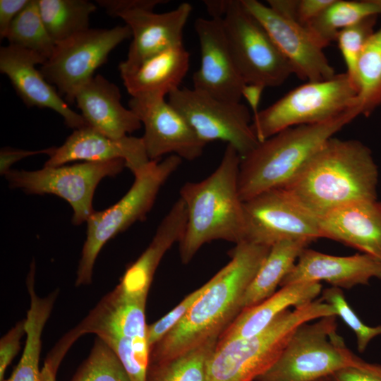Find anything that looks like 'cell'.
<instances>
[{"label":"cell","instance_id":"cell-1","mask_svg":"<svg viewBox=\"0 0 381 381\" xmlns=\"http://www.w3.org/2000/svg\"><path fill=\"white\" fill-rule=\"evenodd\" d=\"M152 275L129 265L120 282L55 345L45 361L55 370L73 344L95 334L117 355L131 381H146L150 363L145 305Z\"/></svg>","mask_w":381,"mask_h":381},{"label":"cell","instance_id":"cell-2","mask_svg":"<svg viewBox=\"0 0 381 381\" xmlns=\"http://www.w3.org/2000/svg\"><path fill=\"white\" fill-rule=\"evenodd\" d=\"M270 246L243 241L231 260L211 278V284L185 317L150 349V363L171 359L212 337H219L242 310L243 295Z\"/></svg>","mask_w":381,"mask_h":381},{"label":"cell","instance_id":"cell-3","mask_svg":"<svg viewBox=\"0 0 381 381\" xmlns=\"http://www.w3.org/2000/svg\"><path fill=\"white\" fill-rule=\"evenodd\" d=\"M378 176L367 145L358 140L332 137L283 188L319 219L348 203L377 200Z\"/></svg>","mask_w":381,"mask_h":381},{"label":"cell","instance_id":"cell-4","mask_svg":"<svg viewBox=\"0 0 381 381\" xmlns=\"http://www.w3.org/2000/svg\"><path fill=\"white\" fill-rule=\"evenodd\" d=\"M241 157L227 145L216 169L198 182H187L180 198L187 210V221L179 242L180 258L188 263L205 243L224 240L236 244L245 241L246 221L238 190Z\"/></svg>","mask_w":381,"mask_h":381},{"label":"cell","instance_id":"cell-5","mask_svg":"<svg viewBox=\"0 0 381 381\" xmlns=\"http://www.w3.org/2000/svg\"><path fill=\"white\" fill-rule=\"evenodd\" d=\"M360 114L354 107L329 121L290 127L260 142L241 158L238 190L242 201L286 186L326 141Z\"/></svg>","mask_w":381,"mask_h":381},{"label":"cell","instance_id":"cell-6","mask_svg":"<svg viewBox=\"0 0 381 381\" xmlns=\"http://www.w3.org/2000/svg\"><path fill=\"white\" fill-rule=\"evenodd\" d=\"M334 308L321 298L280 313L266 328L247 338L218 344L209 360L205 381H255L277 360L296 329Z\"/></svg>","mask_w":381,"mask_h":381},{"label":"cell","instance_id":"cell-7","mask_svg":"<svg viewBox=\"0 0 381 381\" xmlns=\"http://www.w3.org/2000/svg\"><path fill=\"white\" fill-rule=\"evenodd\" d=\"M181 161L176 155L160 162L150 160L134 175L131 187L117 202L91 214L86 222V239L77 269L76 286L91 284L95 262L104 245L135 222L145 219L160 188Z\"/></svg>","mask_w":381,"mask_h":381},{"label":"cell","instance_id":"cell-8","mask_svg":"<svg viewBox=\"0 0 381 381\" xmlns=\"http://www.w3.org/2000/svg\"><path fill=\"white\" fill-rule=\"evenodd\" d=\"M357 95V87L346 73L308 82L253 115L252 129L262 142L290 127L325 122L358 109Z\"/></svg>","mask_w":381,"mask_h":381},{"label":"cell","instance_id":"cell-9","mask_svg":"<svg viewBox=\"0 0 381 381\" xmlns=\"http://www.w3.org/2000/svg\"><path fill=\"white\" fill-rule=\"evenodd\" d=\"M336 318L326 316L300 325L277 360L257 380L317 381L359 365L363 360L337 333Z\"/></svg>","mask_w":381,"mask_h":381},{"label":"cell","instance_id":"cell-10","mask_svg":"<svg viewBox=\"0 0 381 381\" xmlns=\"http://www.w3.org/2000/svg\"><path fill=\"white\" fill-rule=\"evenodd\" d=\"M126 167L123 159L83 162L72 165L44 167L36 171L11 169L5 174L8 185L28 194L54 195L67 201L73 211L72 223L87 222L95 212V189L105 177L115 176Z\"/></svg>","mask_w":381,"mask_h":381},{"label":"cell","instance_id":"cell-11","mask_svg":"<svg viewBox=\"0 0 381 381\" xmlns=\"http://www.w3.org/2000/svg\"><path fill=\"white\" fill-rule=\"evenodd\" d=\"M222 23L234 60L246 83L274 87L293 73L267 30L241 0H230Z\"/></svg>","mask_w":381,"mask_h":381},{"label":"cell","instance_id":"cell-12","mask_svg":"<svg viewBox=\"0 0 381 381\" xmlns=\"http://www.w3.org/2000/svg\"><path fill=\"white\" fill-rule=\"evenodd\" d=\"M130 37L131 30L127 25L87 29L56 44L40 72L68 102H74L77 92L94 77L95 70L106 62L110 52Z\"/></svg>","mask_w":381,"mask_h":381},{"label":"cell","instance_id":"cell-13","mask_svg":"<svg viewBox=\"0 0 381 381\" xmlns=\"http://www.w3.org/2000/svg\"><path fill=\"white\" fill-rule=\"evenodd\" d=\"M168 97V102L205 143L224 141L236 150L241 158L259 144L249 110L241 102L222 101L188 87H179Z\"/></svg>","mask_w":381,"mask_h":381},{"label":"cell","instance_id":"cell-14","mask_svg":"<svg viewBox=\"0 0 381 381\" xmlns=\"http://www.w3.org/2000/svg\"><path fill=\"white\" fill-rule=\"evenodd\" d=\"M245 241L272 246L288 239L322 238L319 219L301 207L284 188L264 191L243 202Z\"/></svg>","mask_w":381,"mask_h":381},{"label":"cell","instance_id":"cell-15","mask_svg":"<svg viewBox=\"0 0 381 381\" xmlns=\"http://www.w3.org/2000/svg\"><path fill=\"white\" fill-rule=\"evenodd\" d=\"M128 107L144 125L142 139L150 160L173 153L193 161L202 154L207 144L164 97H132Z\"/></svg>","mask_w":381,"mask_h":381},{"label":"cell","instance_id":"cell-16","mask_svg":"<svg viewBox=\"0 0 381 381\" xmlns=\"http://www.w3.org/2000/svg\"><path fill=\"white\" fill-rule=\"evenodd\" d=\"M261 23L299 78L320 81L332 78L334 69L305 26L256 0H241Z\"/></svg>","mask_w":381,"mask_h":381},{"label":"cell","instance_id":"cell-17","mask_svg":"<svg viewBox=\"0 0 381 381\" xmlns=\"http://www.w3.org/2000/svg\"><path fill=\"white\" fill-rule=\"evenodd\" d=\"M200 66L193 73V89L215 99L238 103L246 84L231 54L222 18H197Z\"/></svg>","mask_w":381,"mask_h":381},{"label":"cell","instance_id":"cell-18","mask_svg":"<svg viewBox=\"0 0 381 381\" xmlns=\"http://www.w3.org/2000/svg\"><path fill=\"white\" fill-rule=\"evenodd\" d=\"M47 61L42 56L8 44L0 49V71L10 80L15 90L28 107L50 109L60 114L66 125L78 129L87 124L83 116L72 110L35 66Z\"/></svg>","mask_w":381,"mask_h":381},{"label":"cell","instance_id":"cell-19","mask_svg":"<svg viewBox=\"0 0 381 381\" xmlns=\"http://www.w3.org/2000/svg\"><path fill=\"white\" fill-rule=\"evenodd\" d=\"M192 6L181 4L174 10L155 13L153 10L136 8L119 13L131 30L132 42L127 57L119 71L133 68L147 58L183 44V32L192 12Z\"/></svg>","mask_w":381,"mask_h":381},{"label":"cell","instance_id":"cell-20","mask_svg":"<svg viewBox=\"0 0 381 381\" xmlns=\"http://www.w3.org/2000/svg\"><path fill=\"white\" fill-rule=\"evenodd\" d=\"M123 159L135 175L150 162L142 138H113L87 126L74 130L64 144L55 147L44 167H58L71 162H103Z\"/></svg>","mask_w":381,"mask_h":381},{"label":"cell","instance_id":"cell-21","mask_svg":"<svg viewBox=\"0 0 381 381\" xmlns=\"http://www.w3.org/2000/svg\"><path fill=\"white\" fill-rule=\"evenodd\" d=\"M373 278L381 279V259L362 253L335 256L306 248L285 276L280 286L325 281L339 289L366 285Z\"/></svg>","mask_w":381,"mask_h":381},{"label":"cell","instance_id":"cell-22","mask_svg":"<svg viewBox=\"0 0 381 381\" xmlns=\"http://www.w3.org/2000/svg\"><path fill=\"white\" fill-rule=\"evenodd\" d=\"M322 238L332 239L381 259V202L356 201L320 218Z\"/></svg>","mask_w":381,"mask_h":381},{"label":"cell","instance_id":"cell-23","mask_svg":"<svg viewBox=\"0 0 381 381\" xmlns=\"http://www.w3.org/2000/svg\"><path fill=\"white\" fill-rule=\"evenodd\" d=\"M117 85L101 75L94 76L76 93L74 102L88 126L113 138H121L140 128L142 123L121 102Z\"/></svg>","mask_w":381,"mask_h":381},{"label":"cell","instance_id":"cell-24","mask_svg":"<svg viewBox=\"0 0 381 381\" xmlns=\"http://www.w3.org/2000/svg\"><path fill=\"white\" fill-rule=\"evenodd\" d=\"M189 62V53L182 44L152 55L135 67L121 71L120 73L132 97L164 98L180 87Z\"/></svg>","mask_w":381,"mask_h":381},{"label":"cell","instance_id":"cell-25","mask_svg":"<svg viewBox=\"0 0 381 381\" xmlns=\"http://www.w3.org/2000/svg\"><path fill=\"white\" fill-rule=\"evenodd\" d=\"M321 292L320 282H303L281 286L261 303L242 310L221 334L217 344L252 337L266 328L285 310L311 303Z\"/></svg>","mask_w":381,"mask_h":381},{"label":"cell","instance_id":"cell-26","mask_svg":"<svg viewBox=\"0 0 381 381\" xmlns=\"http://www.w3.org/2000/svg\"><path fill=\"white\" fill-rule=\"evenodd\" d=\"M310 243L308 240L288 239L272 245L243 295L242 310L255 306L274 294L302 250Z\"/></svg>","mask_w":381,"mask_h":381},{"label":"cell","instance_id":"cell-27","mask_svg":"<svg viewBox=\"0 0 381 381\" xmlns=\"http://www.w3.org/2000/svg\"><path fill=\"white\" fill-rule=\"evenodd\" d=\"M26 285L30 295V308L25 320L26 342L21 358L9 378L4 381H40L39 370L42 334L59 294L55 291L40 297L35 289V277H29Z\"/></svg>","mask_w":381,"mask_h":381},{"label":"cell","instance_id":"cell-28","mask_svg":"<svg viewBox=\"0 0 381 381\" xmlns=\"http://www.w3.org/2000/svg\"><path fill=\"white\" fill-rule=\"evenodd\" d=\"M381 14V10L374 0L345 1L333 2L305 28L315 43L322 49L332 41L342 30L363 19Z\"/></svg>","mask_w":381,"mask_h":381},{"label":"cell","instance_id":"cell-29","mask_svg":"<svg viewBox=\"0 0 381 381\" xmlns=\"http://www.w3.org/2000/svg\"><path fill=\"white\" fill-rule=\"evenodd\" d=\"M42 21L57 44L89 29L91 13L96 10L86 0H38Z\"/></svg>","mask_w":381,"mask_h":381},{"label":"cell","instance_id":"cell-30","mask_svg":"<svg viewBox=\"0 0 381 381\" xmlns=\"http://www.w3.org/2000/svg\"><path fill=\"white\" fill-rule=\"evenodd\" d=\"M218 339L212 337L171 359L150 363L146 381H205L207 364Z\"/></svg>","mask_w":381,"mask_h":381},{"label":"cell","instance_id":"cell-31","mask_svg":"<svg viewBox=\"0 0 381 381\" xmlns=\"http://www.w3.org/2000/svg\"><path fill=\"white\" fill-rule=\"evenodd\" d=\"M355 80L358 107L367 116L381 104V27L370 36L358 59Z\"/></svg>","mask_w":381,"mask_h":381},{"label":"cell","instance_id":"cell-32","mask_svg":"<svg viewBox=\"0 0 381 381\" xmlns=\"http://www.w3.org/2000/svg\"><path fill=\"white\" fill-rule=\"evenodd\" d=\"M6 39L9 44L32 51L47 60L51 56L56 43L42 21L38 0H30L11 23Z\"/></svg>","mask_w":381,"mask_h":381},{"label":"cell","instance_id":"cell-33","mask_svg":"<svg viewBox=\"0 0 381 381\" xmlns=\"http://www.w3.org/2000/svg\"><path fill=\"white\" fill-rule=\"evenodd\" d=\"M71 381H131L114 351L97 338L87 359Z\"/></svg>","mask_w":381,"mask_h":381},{"label":"cell","instance_id":"cell-34","mask_svg":"<svg viewBox=\"0 0 381 381\" xmlns=\"http://www.w3.org/2000/svg\"><path fill=\"white\" fill-rule=\"evenodd\" d=\"M376 17L373 16L366 18L342 30L336 38L346 66V73L355 84L356 65L367 42L375 32Z\"/></svg>","mask_w":381,"mask_h":381},{"label":"cell","instance_id":"cell-35","mask_svg":"<svg viewBox=\"0 0 381 381\" xmlns=\"http://www.w3.org/2000/svg\"><path fill=\"white\" fill-rule=\"evenodd\" d=\"M320 298L331 305L337 316H339L354 332L359 352H363L375 337L381 335V325L371 327L364 324L346 301L341 289L327 288L322 291Z\"/></svg>","mask_w":381,"mask_h":381},{"label":"cell","instance_id":"cell-36","mask_svg":"<svg viewBox=\"0 0 381 381\" xmlns=\"http://www.w3.org/2000/svg\"><path fill=\"white\" fill-rule=\"evenodd\" d=\"M210 284L211 279L190 294H188L167 315L150 325H147V340L150 349L185 317L193 304Z\"/></svg>","mask_w":381,"mask_h":381},{"label":"cell","instance_id":"cell-37","mask_svg":"<svg viewBox=\"0 0 381 381\" xmlns=\"http://www.w3.org/2000/svg\"><path fill=\"white\" fill-rule=\"evenodd\" d=\"M25 333V320L17 322L0 340V381L4 380L6 368L16 356L20 339Z\"/></svg>","mask_w":381,"mask_h":381},{"label":"cell","instance_id":"cell-38","mask_svg":"<svg viewBox=\"0 0 381 381\" xmlns=\"http://www.w3.org/2000/svg\"><path fill=\"white\" fill-rule=\"evenodd\" d=\"M330 381H381V366L364 361L341 369L329 376Z\"/></svg>","mask_w":381,"mask_h":381},{"label":"cell","instance_id":"cell-39","mask_svg":"<svg viewBox=\"0 0 381 381\" xmlns=\"http://www.w3.org/2000/svg\"><path fill=\"white\" fill-rule=\"evenodd\" d=\"M334 0H296L294 19L305 26L319 16Z\"/></svg>","mask_w":381,"mask_h":381},{"label":"cell","instance_id":"cell-40","mask_svg":"<svg viewBox=\"0 0 381 381\" xmlns=\"http://www.w3.org/2000/svg\"><path fill=\"white\" fill-rule=\"evenodd\" d=\"M163 0H99L98 4L106 9L107 13L114 16L119 13L136 8H144L150 10L158 4L167 3Z\"/></svg>","mask_w":381,"mask_h":381},{"label":"cell","instance_id":"cell-41","mask_svg":"<svg viewBox=\"0 0 381 381\" xmlns=\"http://www.w3.org/2000/svg\"><path fill=\"white\" fill-rule=\"evenodd\" d=\"M55 147H49L37 150H25L4 147L0 151V173L5 174L11 170V166L23 158L40 154H46L51 156L54 152Z\"/></svg>","mask_w":381,"mask_h":381},{"label":"cell","instance_id":"cell-42","mask_svg":"<svg viewBox=\"0 0 381 381\" xmlns=\"http://www.w3.org/2000/svg\"><path fill=\"white\" fill-rule=\"evenodd\" d=\"M30 0H0V38L6 37L8 29Z\"/></svg>","mask_w":381,"mask_h":381},{"label":"cell","instance_id":"cell-43","mask_svg":"<svg viewBox=\"0 0 381 381\" xmlns=\"http://www.w3.org/2000/svg\"><path fill=\"white\" fill-rule=\"evenodd\" d=\"M265 87L261 85L246 83L242 90V98H245L253 111L256 114L259 110L258 107L262 93Z\"/></svg>","mask_w":381,"mask_h":381},{"label":"cell","instance_id":"cell-44","mask_svg":"<svg viewBox=\"0 0 381 381\" xmlns=\"http://www.w3.org/2000/svg\"><path fill=\"white\" fill-rule=\"evenodd\" d=\"M203 2L211 18H223L228 10L230 0H207Z\"/></svg>","mask_w":381,"mask_h":381},{"label":"cell","instance_id":"cell-45","mask_svg":"<svg viewBox=\"0 0 381 381\" xmlns=\"http://www.w3.org/2000/svg\"><path fill=\"white\" fill-rule=\"evenodd\" d=\"M56 374L52 368L46 363L40 370V381H56Z\"/></svg>","mask_w":381,"mask_h":381},{"label":"cell","instance_id":"cell-46","mask_svg":"<svg viewBox=\"0 0 381 381\" xmlns=\"http://www.w3.org/2000/svg\"><path fill=\"white\" fill-rule=\"evenodd\" d=\"M317 381H330L329 377H325L318 380Z\"/></svg>","mask_w":381,"mask_h":381},{"label":"cell","instance_id":"cell-47","mask_svg":"<svg viewBox=\"0 0 381 381\" xmlns=\"http://www.w3.org/2000/svg\"><path fill=\"white\" fill-rule=\"evenodd\" d=\"M381 10V0H374Z\"/></svg>","mask_w":381,"mask_h":381},{"label":"cell","instance_id":"cell-48","mask_svg":"<svg viewBox=\"0 0 381 381\" xmlns=\"http://www.w3.org/2000/svg\"><path fill=\"white\" fill-rule=\"evenodd\" d=\"M255 381H260V380H255Z\"/></svg>","mask_w":381,"mask_h":381}]
</instances>
